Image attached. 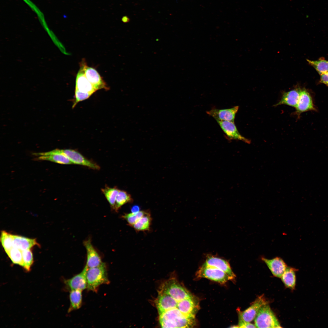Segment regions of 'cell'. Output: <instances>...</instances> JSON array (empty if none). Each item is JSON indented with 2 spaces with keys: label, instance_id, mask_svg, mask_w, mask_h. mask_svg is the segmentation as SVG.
<instances>
[{
  "label": "cell",
  "instance_id": "obj_1",
  "mask_svg": "<svg viewBox=\"0 0 328 328\" xmlns=\"http://www.w3.org/2000/svg\"><path fill=\"white\" fill-rule=\"evenodd\" d=\"M86 277L89 290L95 291L100 285L109 283L106 266L103 262L98 266L88 269Z\"/></svg>",
  "mask_w": 328,
  "mask_h": 328
},
{
  "label": "cell",
  "instance_id": "obj_2",
  "mask_svg": "<svg viewBox=\"0 0 328 328\" xmlns=\"http://www.w3.org/2000/svg\"><path fill=\"white\" fill-rule=\"evenodd\" d=\"M254 321L256 327H282L268 303L261 307L254 319Z\"/></svg>",
  "mask_w": 328,
  "mask_h": 328
},
{
  "label": "cell",
  "instance_id": "obj_3",
  "mask_svg": "<svg viewBox=\"0 0 328 328\" xmlns=\"http://www.w3.org/2000/svg\"><path fill=\"white\" fill-rule=\"evenodd\" d=\"M197 276L205 278L218 282L224 283L232 278L223 271L217 268L203 265L197 271Z\"/></svg>",
  "mask_w": 328,
  "mask_h": 328
},
{
  "label": "cell",
  "instance_id": "obj_4",
  "mask_svg": "<svg viewBox=\"0 0 328 328\" xmlns=\"http://www.w3.org/2000/svg\"><path fill=\"white\" fill-rule=\"evenodd\" d=\"M294 114L299 118L301 114L309 111H316L317 109L314 104L313 97L306 89H302Z\"/></svg>",
  "mask_w": 328,
  "mask_h": 328
},
{
  "label": "cell",
  "instance_id": "obj_5",
  "mask_svg": "<svg viewBox=\"0 0 328 328\" xmlns=\"http://www.w3.org/2000/svg\"><path fill=\"white\" fill-rule=\"evenodd\" d=\"M80 66L82 68L88 80L96 90L102 89L106 90L109 89V87L96 70L88 66L84 60L82 61Z\"/></svg>",
  "mask_w": 328,
  "mask_h": 328
},
{
  "label": "cell",
  "instance_id": "obj_6",
  "mask_svg": "<svg viewBox=\"0 0 328 328\" xmlns=\"http://www.w3.org/2000/svg\"><path fill=\"white\" fill-rule=\"evenodd\" d=\"M268 304L265 297L262 295L258 296L252 305L243 312L239 313V320L250 322L254 320L261 307Z\"/></svg>",
  "mask_w": 328,
  "mask_h": 328
},
{
  "label": "cell",
  "instance_id": "obj_7",
  "mask_svg": "<svg viewBox=\"0 0 328 328\" xmlns=\"http://www.w3.org/2000/svg\"><path fill=\"white\" fill-rule=\"evenodd\" d=\"M62 152L67 156L73 164L84 166L95 170H99V165L84 157L77 151L72 149H61Z\"/></svg>",
  "mask_w": 328,
  "mask_h": 328
},
{
  "label": "cell",
  "instance_id": "obj_8",
  "mask_svg": "<svg viewBox=\"0 0 328 328\" xmlns=\"http://www.w3.org/2000/svg\"><path fill=\"white\" fill-rule=\"evenodd\" d=\"M228 140L241 141L250 143V141L242 135L238 131L234 122L216 120Z\"/></svg>",
  "mask_w": 328,
  "mask_h": 328
},
{
  "label": "cell",
  "instance_id": "obj_9",
  "mask_svg": "<svg viewBox=\"0 0 328 328\" xmlns=\"http://www.w3.org/2000/svg\"><path fill=\"white\" fill-rule=\"evenodd\" d=\"M238 106L224 109L212 108L207 111V114L213 117L216 120L227 121L234 122L235 116L239 109Z\"/></svg>",
  "mask_w": 328,
  "mask_h": 328
},
{
  "label": "cell",
  "instance_id": "obj_10",
  "mask_svg": "<svg viewBox=\"0 0 328 328\" xmlns=\"http://www.w3.org/2000/svg\"><path fill=\"white\" fill-rule=\"evenodd\" d=\"M33 154L39 156L38 159L39 160L49 161L63 164H73L61 149H57L45 152L34 153Z\"/></svg>",
  "mask_w": 328,
  "mask_h": 328
},
{
  "label": "cell",
  "instance_id": "obj_11",
  "mask_svg": "<svg viewBox=\"0 0 328 328\" xmlns=\"http://www.w3.org/2000/svg\"><path fill=\"white\" fill-rule=\"evenodd\" d=\"M177 308L184 315L190 318L194 319L199 306L197 301L192 296L180 301Z\"/></svg>",
  "mask_w": 328,
  "mask_h": 328
},
{
  "label": "cell",
  "instance_id": "obj_12",
  "mask_svg": "<svg viewBox=\"0 0 328 328\" xmlns=\"http://www.w3.org/2000/svg\"><path fill=\"white\" fill-rule=\"evenodd\" d=\"M87 269L85 266L80 273L70 279L65 280V284L70 290H79L82 291L87 289L86 274Z\"/></svg>",
  "mask_w": 328,
  "mask_h": 328
},
{
  "label": "cell",
  "instance_id": "obj_13",
  "mask_svg": "<svg viewBox=\"0 0 328 328\" xmlns=\"http://www.w3.org/2000/svg\"><path fill=\"white\" fill-rule=\"evenodd\" d=\"M83 244L86 249L87 254L85 266L88 269L101 265L103 263L101 258L93 246L90 239L85 241Z\"/></svg>",
  "mask_w": 328,
  "mask_h": 328
},
{
  "label": "cell",
  "instance_id": "obj_14",
  "mask_svg": "<svg viewBox=\"0 0 328 328\" xmlns=\"http://www.w3.org/2000/svg\"><path fill=\"white\" fill-rule=\"evenodd\" d=\"M261 260L265 263L272 274L278 278H281L287 267L285 262L280 257H277L272 259L262 257Z\"/></svg>",
  "mask_w": 328,
  "mask_h": 328
},
{
  "label": "cell",
  "instance_id": "obj_15",
  "mask_svg": "<svg viewBox=\"0 0 328 328\" xmlns=\"http://www.w3.org/2000/svg\"><path fill=\"white\" fill-rule=\"evenodd\" d=\"M203 265L213 267L221 270L231 277L233 279L235 277V275L232 271L229 263L222 258L213 256H208Z\"/></svg>",
  "mask_w": 328,
  "mask_h": 328
},
{
  "label": "cell",
  "instance_id": "obj_16",
  "mask_svg": "<svg viewBox=\"0 0 328 328\" xmlns=\"http://www.w3.org/2000/svg\"><path fill=\"white\" fill-rule=\"evenodd\" d=\"M75 90L92 94L97 91L86 77L80 66L76 77Z\"/></svg>",
  "mask_w": 328,
  "mask_h": 328
},
{
  "label": "cell",
  "instance_id": "obj_17",
  "mask_svg": "<svg viewBox=\"0 0 328 328\" xmlns=\"http://www.w3.org/2000/svg\"><path fill=\"white\" fill-rule=\"evenodd\" d=\"M301 90L300 87H297L284 92L280 101L274 106L285 104L295 108L298 102Z\"/></svg>",
  "mask_w": 328,
  "mask_h": 328
},
{
  "label": "cell",
  "instance_id": "obj_18",
  "mask_svg": "<svg viewBox=\"0 0 328 328\" xmlns=\"http://www.w3.org/2000/svg\"><path fill=\"white\" fill-rule=\"evenodd\" d=\"M13 247L22 251L30 249L35 246L39 245L36 239L15 235H13Z\"/></svg>",
  "mask_w": 328,
  "mask_h": 328
},
{
  "label": "cell",
  "instance_id": "obj_19",
  "mask_svg": "<svg viewBox=\"0 0 328 328\" xmlns=\"http://www.w3.org/2000/svg\"><path fill=\"white\" fill-rule=\"evenodd\" d=\"M297 270L295 268L287 267L281 278L285 286L292 290L295 287L296 272Z\"/></svg>",
  "mask_w": 328,
  "mask_h": 328
},
{
  "label": "cell",
  "instance_id": "obj_20",
  "mask_svg": "<svg viewBox=\"0 0 328 328\" xmlns=\"http://www.w3.org/2000/svg\"><path fill=\"white\" fill-rule=\"evenodd\" d=\"M82 291L79 290H71L69 295L70 306L68 312L79 309L82 304Z\"/></svg>",
  "mask_w": 328,
  "mask_h": 328
},
{
  "label": "cell",
  "instance_id": "obj_21",
  "mask_svg": "<svg viewBox=\"0 0 328 328\" xmlns=\"http://www.w3.org/2000/svg\"><path fill=\"white\" fill-rule=\"evenodd\" d=\"M152 218L150 214L148 211L132 226L136 231L148 230L151 225Z\"/></svg>",
  "mask_w": 328,
  "mask_h": 328
},
{
  "label": "cell",
  "instance_id": "obj_22",
  "mask_svg": "<svg viewBox=\"0 0 328 328\" xmlns=\"http://www.w3.org/2000/svg\"><path fill=\"white\" fill-rule=\"evenodd\" d=\"M120 190L117 187H111L108 186L101 190L102 193L110 204L111 207L114 209L116 198Z\"/></svg>",
  "mask_w": 328,
  "mask_h": 328
},
{
  "label": "cell",
  "instance_id": "obj_23",
  "mask_svg": "<svg viewBox=\"0 0 328 328\" xmlns=\"http://www.w3.org/2000/svg\"><path fill=\"white\" fill-rule=\"evenodd\" d=\"M131 196L127 192L120 190L117 196L114 210L117 211L124 204L132 201Z\"/></svg>",
  "mask_w": 328,
  "mask_h": 328
},
{
  "label": "cell",
  "instance_id": "obj_24",
  "mask_svg": "<svg viewBox=\"0 0 328 328\" xmlns=\"http://www.w3.org/2000/svg\"><path fill=\"white\" fill-rule=\"evenodd\" d=\"M13 235L5 231H2L0 241L6 254L13 247Z\"/></svg>",
  "mask_w": 328,
  "mask_h": 328
},
{
  "label": "cell",
  "instance_id": "obj_25",
  "mask_svg": "<svg viewBox=\"0 0 328 328\" xmlns=\"http://www.w3.org/2000/svg\"><path fill=\"white\" fill-rule=\"evenodd\" d=\"M307 61L320 75L328 72V61L323 59L316 60L307 59Z\"/></svg>",
  "mask_w": 328,
  "mask_h": 328
},
{
  "label": "cell",
  "instance_id": "obj_26",
  "mask_svg": "<svg viewBox=\"0 0 328 328\" xmlns=\"http://www.w3.org/2000/svg\"><path fill=\"white\" fill-rule=\"evenodd\" d=\"M7 254L13 264L23 267L22 251L17 248L13 247Z\"/></svg>",
  "mask_w": 328,
  "mask_h": 328
},
{
  "label": "cell",
  "instance_id": "obj_27",
  "mask_svg": "<svg viewBox=\"0 0 328 328\" xmlns=\"http://www.w3.org/2000/svg\"><path fill=\"white\" fill-rule=\"evenodd\" d=\"M23 266L22 267L27 272H29L33 263L32 252L30 249L22 251Z\"/></svg>",
  "mask_w": 328,
  "mask_h": 328
},
{
  "label": "cell",
  "instance_id": "obj_28",
  "mask_svg": "<svg viewBox=\"0 0 328 328\" xmlns=\"http://www.w3.org/2000/svg\"><path fill=\"white\" fill-rule=\"evenodd\" d=\"M147 211H139L136 213H131L125 214L122 217L127 222L129 225L132 226L141 218L143 216Z\"/></svg>",
  "mask_w": 328,
  "mask_h": 328
},
{
  "label": "cell",
  "instance_id": "obj_29",
  "mask_svg": "<svg viewBox=\"0 0 328 328\" xmlns=\"http://www.w3.org/2000/svg\"><path fill=\"white\" fill-rule=\"evenodd\" d=\"M91 95L88 93L82 92L75 90V100L73 105V108H74L78 103L88 98Z\"/></svg>",
  "mask_w": 328,
  "mask_h": 328
},
{
  "label": "cell",
  "instance_id": "obj_30",
  "mask_svg": "<svg viewBox=\"0 0 328 328\" xmlns=\"http://www.w3.org/2000/svg\"><path fill=\"white\" fill-rule=\"evenodd\" d=\"M238 326L239 328L256 327L255 324H252L250 322H244L240 320H239Z\"/></svg>",
  "mask_w": 328,
  "mask_h": 328
},
{
  "label": "cell",
  "instance_id": "obj_31",
  "mask_svg": "<svg viewBox=\"0 0 328 328\" xmlns=\"http://www.w3.org/2000/svg\"><path fill=\"white\" fill-rule=\"evenodd\" d=\"M319 82L328 87V72L320 75Z\"/></svg>",
  "mask_w": 328,
  "mask_h": 328
},
{
  "label": "cell",
  "instance_id": "obj_32",
  "mask_svg": "<svg viewBox=\"0 0 328 328\" xmlns=\"http://www.w3.org/2000/svg\"><path fill=\"white\" fill-rule=\"evenodd\" d=\"M139 207L138 206H133L131 209V211L132 213H136L139 211Z\"/></svg>",
  "mask_w": 328,
  "mask_h": 328
},
{
  "label": "cell",
  "instance_id": "obj_33",
  "mask_svg": "<svg viewBox=\"0 0 328 328\" xmlns=\"http://www.w3.org/2000/svg\"><path fill=\"white\" fill-rule=\"evenodd\" d=\"M122 21L124 22H127L129 21V19L126 16H124L122 18Z\"/></svg>",
  "mask_w": 328,
  "mask_h": 328
}]
</instances>
